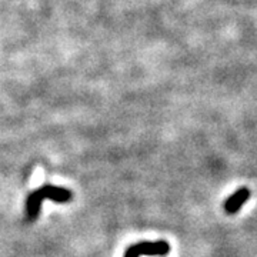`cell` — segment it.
Listing matches in <instances>:
<instances>
[{"instance_id":"obj_3","label":"cell","mask_w":257,"mask_h":257,"mask_svg":"<svg viewBox=\"0 0 257 257\" xmlns=\"http://www.w3.org/2000/svg\"><path fill=\"white\" fill-rule=\"evenodd\" d=\"M250 199V190L246 187H241L237 192H234L229 199L224 202V210L229 214H234L241 209V206Z\"/></svg>"},{"instance_id":"obj_1","label":"cell","mask_w":257,"mask_h":257,"mask_svg":"<svg viewBox=\"0 0 257 257\" xmlns=\"http://www.w3.org/2000/svg\"><path fill=\"white\" fill-rule=\"evenodd\" d=\"M72 192L59 187V186H52V184H45L42 187H39L37 190L32 192L26 199V219L29 221L36 220L42 210V203L45 200H52L56 203H67L72 200Z\"/></svg>"},{"instance_id":"obj_2","label":"cell","mask_w":257,"mask_h":257,"mask_svg":"<svg viewBox=\"0 0 257 257\" xmlns=\"http://www.w3.org/2000/svg\"><path fill=\"white\" fill-rule=\"evenodd\" d=\"M170 253V244L166 240L159 241H139L127 247L124 257L140 256H167Z\"/></svg>"}]
</instances>
